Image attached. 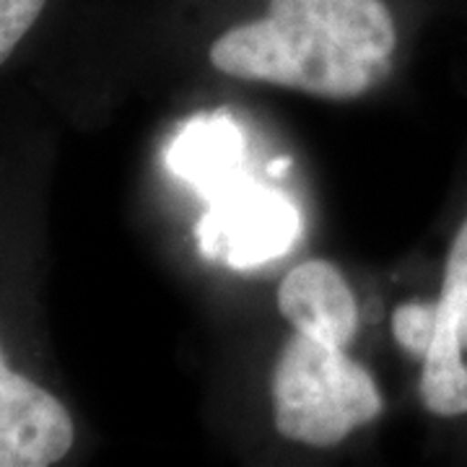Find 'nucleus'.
Listing matches in <instances>:
<instances>
[{
  "instance_id": "nucleus-11",
  "label": "nucleus",
  "mask_w": 467,
  "mask_h": 467,
  "mask_svg": "<svg viewBox=\"0 0 467 467\" xmlns=\"http://www.w3.org/2000/svg\"><path fill=\"white\" fill-rule=\"evenodd\" d=\"M288 164H291V159L285 156V159H278V161H270V164H267V171H270L273 177H281Z\"/></svg>"
},
{
  "instance_id": "nucleus-3",
  "label": "nucleus",
  "mask_w": 467,
  "mask_h": 467,
  "mask_svg": "<svg viewBox=\"0 0 467 467\" xmlns=\"http://www.w3.org/2000/svg\"><path fill=\"white\" fill-rule=\"evenodd\" d=\"M301 221L294 202L263 184L236 190L211 208L198 226L208 257L223 254L239 270L281 257L299 239Z\"/></svg>"
},
{
  "instance_id": "nucleus-9",
  "label": "nucleus",
  "mask_w": 467,
  "mask_h": 467,
  "mask_svg": "<svg viewBox=\"0 0 467 467\" xmlns=\"http://www.w3.org/2000/svg\"><path fill=\"white\" fill-rule=\"evenodd\" d=\"M436 325H439V304L436 301H405L392 312L395 343L408 356L420 358V361L434 343Z\"/></svg>"
},
{
  "instance_id": "nucleus-5",
  "label": "nucleus",
  "mask_w": 467,
  "mask_h": 467,
  "mask_svg": "<svg viewBox=\"0 0 467 467\" xmlns=\"http://www.w3.org/2000/svg\"><path fill=\"white\" fill-rule=\"evenodd\" d=\"M278 309L288 325L325 346L346 348L358 330V304L343 273L327 260H306L278 285Z\"/></svg>"
},
{
  "instance_id": "nucleus-1",
  "label": "nucleus",
  "mask_w": 467,
  "mask_h": 467,
  "mask_svg": "<svg viewBox=\"0 0 467 467\" xmlns=\"http://www.w3.org/2000/svg\"><path fill=\"white\" fill-rule=\"evenodd\" d=\"M398 29L384 0H267V14L211 45V66L322 99H358L387 78Z\"/></svg>"
},
{
  "instance_id": "nucleus-2",
  "label": "nucleus",
  "mask_w": 467,
  "mask_h": 467,
  "mask_svg": "<svg viewBox=\"0 0 467 467\" xmlns=\"http://www.w3.org/2000/svg\"><path fill=\"white\" fill-rule=\"evenodd\" d=\"M384 402L374 377L346 348L294 333L273 367V423L288 441L327 450L377 420Z\"/></svg>"
},
{
  "instance_id": "nucleus-8",
  "label": "nucleus",
  "mask_w": 467,
  "mask_h": 467,
  "mask_svg": "<svg viewBox=\"0 0 467 467\" xmlns=\"http://www.w3.org/2000/svg\"><path fill=\"white\" fill-rule=\"evenodd\" d=\"M439 325L434 340H450L467 350V218L451 239L441 296H439Z\"/></svg>"
},
{
  "instance_id": "nucleus-4",
  "label": "nucleus",
  "mask_w": 467,
  "mask_h": 467,
  "mask_svg": "<svg viewBox=\"0 0 467 467\" xmlns=\"http://www.w3.org/2000/svg\"><path fill=\"white\" fill-rule=\"evenodd\" d=\"M76 439L66 405L8 367L0 348V467H50Z\"/></svg>"
},
{
  "instance_id": "nucleus-10",
  "label": "nucleus",
  "mask_w": 467,
  "mask_h": 467,
  "mask_svg": "<svg viewBox=\"0 0 467 467\" xmlns=\"http://www.w3.org/2000/svg\"><path fill=\"white\" fill-rule=\"evenodd\" d=\"M47 0H0V66L29 34Z\"/></svg>"
},
{
  "instance_id": "nucleus-7",
  "label": "nucleus",
  "mask_w": 467,
  "mask_h": 467,
  "mask_svg": "<svg viewBox=\"0 0 467 467\" xmlns=\"http://www.w3.org/2000/svg\"><path fill=\"white\" fill-rule=\"evenodd\" d=\"M465 350L434 340L429 353L423 356L420 374V400L429 413L441 418L465 416L467 413V364Z\"/></svg>"
},
{
  "instance_id": "nucleus-6",
  "label": "nucleus",
  "mask_w": 467,
  "mask_h": 467,
  "mask_svg": "<svg viewBox=\"0 0 467 467\" xmlns=\"http://www.w3.org/2000/svg\"><path fill=\"white\" fill-rule=\"evenodd\" d=\"M242 133L229 117L192 119L167 153L169 169L195 184L226 180L242 161Z\"/></svg>"
}]
</instances>
